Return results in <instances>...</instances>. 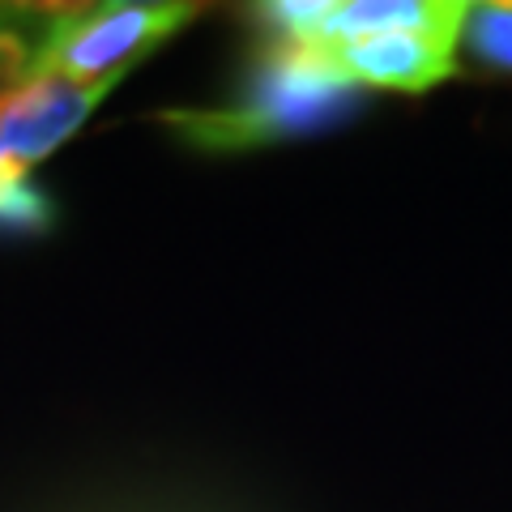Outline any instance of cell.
<instances>
[{"instance_id":"52a82bcc","label":"cell","mask_w":512,"mask_h":512,"mask_svg":"<svg viewBox=\"0 0 512 512\" xmlns=\"http://www.w3.org/2000/svg\"><path fill=\"white\" fill-rule=\"evenodd\" d=\"M9 90H13V86H5V82H0V103H5V99H9Z\"/></svg>"},{"instance_id":"7a4b0ae2","label":"cell","mask_w":512,"mask_h":512,"mask_svg":"<svg viewBox=\"0 0 512 512\" xmlns=\"http://www.w3.org/2000/svg\"><path fill=\"white\" fill-rule=\"evenodd\" d=\"M192 0H103V5H47L35 47L18 86L69 82L94 86L116 73H133L158 43L197 22Z\"/></svg>"},{"instance_id":"8992f818","label":"cell","mask_w":512,"mask_h":512,"mask_svg":"<svg viewBox=\"0 0 512 512\" xmlns=\"http://www.w3.org/2000/svg\"><path fill=\"white\" fill-rule=\"evenodd\" d=\"M43 18L47 5H9V0H0V82L5 86H18Z\"/></svg>"},{"instance_id":"277c9868","label":"cell","mask_w":512,"mask_h":512,"mask_svg":"<svg viewBox=\"0 0 512 512\" xmlns=\"http://www.w3.org/2000/svg\"><path fill=\"white\" fill-rule=\"evenodd\" d=\"M124 77L128 73H116L94 86H69V82L13 86L9 99L0 103V188L30 180V171L47 154H56Z\"/></svg>"},{"instance_id":"6da1fadb","label":"cell","mask_w":512,"mask_h":512,"mask_svg":"<svg viewBox=\"0 0 512 512\" xmlns=\"http://www.w3.org/2000/svg\"><path fill=\"white\" fill-rule=\"evenodd\" d=\"M359 107L363 90L329 73L308 47L261 39L252 69L231 99L210 107H167L154 120L184 150L227 158L338 128Z\"/></svg>"},{"instance_id":"3957f363","label":"cell","mask_w":512,"mask_h":512,"mask_svg":"<svg viewBox=\"0 0 512 512\" xmlns=\"http://www.w3.org/2000/svg\"><path fill=\"white\" fill-rule=\"evenodd\" d=\"M457 35L461 30H384L308 52L355 90L427 94L457 77Z\"/></svg>"},{"instance_id":"5b68a950","label":"cell","mask_w":512,"mask_h":512,"mask_svg":"<svg viewBox=\"0 0 512 512\" xmlns=\"http://www.w3.org/2000/svg\"><path fill=\"white\" fill-rule=\"evenodd\" d=\"M457 52L491 73L512 77V0H483L466 5V22L457 35Z\"/></svg>"}]
</instances>
